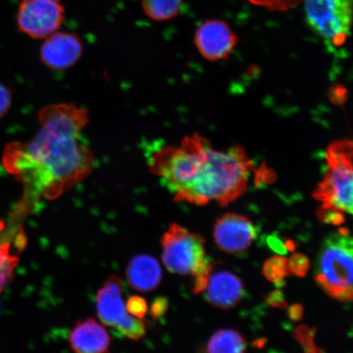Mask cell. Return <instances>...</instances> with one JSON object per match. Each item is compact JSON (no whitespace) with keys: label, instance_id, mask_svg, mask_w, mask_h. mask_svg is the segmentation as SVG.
Returning a JSON list of instances; mask_svg holds the SVG:
<instances>
[{"label":"cell","instance_id":"obj_1","mask_svg":"<svg viewBox=\"0 0 353 353\" xmlns=\"http://www.w3.org/2000/svg\"><path fill=\"white\" fill-rule=\"evenodd\" d=\"M39 130L28 142L7 144L3 165L23 186L15 218L52 201L92 173L94 157L83 139L90 123L85 108L72 103L48 105L39 112Z\"/></svg>","mask_w":353,"mask_h":353},{"label":"cell","instance_id":"obj_2","mask_svg":"<svg viewBox=\"0 0 353 353\" xmlns=\"http://www.w3.org/2000/svg\"><path fill=\"white\" fill-rule=\"evenodd\" d=\"M149 170L174 195L175 201L226 206L248 187L254 170L241 145L217 150L204 137L187 136L179 145H164L148 157Z\"/></svg>","mask_w":353,"mask_h":353},{"label":"cell","instance_id":"obj_3","mask_svg":"<svg viewBox=\"0 0 353 353\" xmlns=\"http://www.w3.org/2000/svg\"><path fill=\"white\" fill-rule=\"evenodd\" d=\"M353 242L350 231L339 229L322 245L316 281L330 296L341 302L352 300Z\"/></svg>","mask_w":353,"mask_h":353},{"label":"cell","instance_id":"obj_4","mask_svg":"<svg viewBox=\"0 0 353 353\" xmlns=\"http://www.w3.org/2000/svg\"><path fill=\"white\" fill-rule=\"evenodd\" d=\"M352 153L350 140H337L328 145L327 170L313 193V197L321 203V210L352 214Z\"/></svg>","mask_w":353,"mask_h":353},{"label":"cell","instance_id":"obj_5","mask_svg":"<svg viewBox=\"0 0 353 353\" xmlns=\"http://www.w3.org/2000/svg\"><path fill=\"white\" fill-rule=\"evenodd\" d=\"M162 259L165 268L179 275L211 274L213 265L206 259L204 238L172 223L161 240Z\"/></svg>","mask_w":353,"mask_h":353},{"label":"cell","instance_id":"obj_6","mask_svg":"<svg viewBox=\"0 0 353 353\" xmlns=\"http://www.w3.org/2000/svg\"><path fill=\"white\" fill-rule=\"evenodd\" d=\"M307 23L330 46L342 47L350 34L352 0H304Z\"/></svg>","mask_w":353,"mask_h":353},{"label":"cell","instance_id":"obj_7","mask_svg":"<svg viewBox=\"0 0 353 353\" xmlns=\"http://www.w3.org/2000/svg\"><path fill=\"white\" fill-rule=\"evenodd\" d=\"M121 280L112 275L105 281L97 294V311L103 324L117 330L131 341H139L145 334L142 319L132 316L123 301Z\"/></svg>","mask_w":353,"mask_h":353},{"label":"cell","instance_id":"obj_8","mask_svg":"<svg viewBox=\"0 0 353 353\" xmlns=\"http://www.w3.org/2000/svg\"><path fill=\"white\" fill-rule=\"evenodd\" d=\"M64 21L61 0H22L17 14L20 32L35 39H44L59 32Z\"/></svg>","mask_w":353,"mask_h":353},{"label":"cell","instance_id":"obj_9","mask_svg":"<svg viewBox=\"0 0 353 353\" xmlns=\"http://www.w3.org/2000/svg\"><path fill=\"white\" fill-rule=\"evenodd\" d=\"M83 54V43L77 34L57 32L44 39L39 57L44 65L55 72L73 68Z\"/></svg>","mask_w":353,"mask_h":353},{"label":"cell","instance_id":"obj_10","mask_svg":"<svg viewBox=\"0 0 353 353\" xmlns=\"http://www.w3.org/2000/svg\"><path fill=\"white\" fill-rule=\"evenodd\" d=\"M236 43V34L223 21H206L196 30L197 50L203 57L210 61L228 59Z\"/></svg>","mask_w":353,"mask_h":353},{"label":"cell","instance_id":"obj_11","mask_svg":"<svg viewBox=\"0 0 353 353\" xmlns=\"http://www.w3.org/2000/svg\"><path fill=\"white\" fill-rule=\"evenodd\" d=\"M256 228L249 219L236 214H226L215 224L214 236L216 244L224 252L241 254L252 244Z\"/></svg>","mask_w":353,"mask_h":353},{"label":"cell","instance_id":"obj_12","mask_svg":"<svg viewBox=\"0 0 353 353\" xmlns=\"http://www.w3.org/2000/svg\"><path fill=\"white\" fill-rule=\"evenodd\" d=\"M110 341L108 330L94 319L78 321L69 335L70 345L77 353L108 352Z\"/></svg>","mask_w":353,"mask_h":353},{"label":"cell","instance_id":"obj_13","mask_svg":"<svg viewBox=\"0 0 353 353\" xmlns=\"http://www.w3.org/2000/svg\"><path fill=\"white\" fill-rule=\"evenodd\" d=\"M206 299L214 307L229 309L237 305L244 294L239 277L228 271L210 274L205 290Z\"/></svg>","mask_w":353,"mask_h":353},{"label":"cell","instance_id":"obj_14","mask_svg":"<svg viewBox=\"0 0 353 353\" xmlns=\"http://www.w3.org/2000/svg\"><path fill=\"white\" fill-rule=\"evenodd\" d=\"M26 238L20 228L0 224V294L12 280L19 257L12 245L23 248Z\"/></svg>","mask_w":353,"mask_h":353},{"label":"cell","instance_id":"obj_15","mask_svg":"<svg viewBox=\"0 0 353 353\" xmlns=\"http://www.w3.org/2000/svg\"><path fill=\"white\" fill-rule=\"evenodd\" d=\"M126 276L132 289L148 292L156 289L161 282V265L151 256H136L127 268Z\"/></svg>","mask_w":353,"mask_h":353},{"label":"cell","instance_id":"obj_16","mask_svg":"<svg viewBox=\"0 0 353 353\" xmlns=\"http://www.w3.org/2000/svg\"><path fill=\"white\" fill-rule=\"evenodd\" d=\"M245 339L233 330H221L210 339L207 351L211 353H241L245 351Z\"/></svg>","mask_w":353,"mask_h":353},{"label":"cell","instance_id":"obj_17","mask_svg":"<svg viewBox=\"0 0 353 353\" xmlns=\"http://www.w3.org/2000/svg\"><path fill=\"white\" fill-rule=\"evenodd\" d=\"M183 0H142L145 15L154 21H165L179 15Z\"/></svg>","mask_w":353,"mask_h":353},{"label":"cell","instance_id":"obj_18","mask_svg":"<svg viewBox=\"0 0 353 353\" xmlns=\"http://www.w3.org/2000/svg\"><path fill=\"white\" fill-rule=\"evenodd\" d=\"M263 274L273 283H281L289 275L287 259L281 256H274L267 260L263 267Z\"/></svg>","mask_w":353,"mask_h":353},{"label":"cell","instance_id":"obj_19","mask_svg":"<svg viewBox=\"0 0 353 353\" xmlns=\"http://www.w3.org/2000/svg\"><path fill=\"white\" fill-rule=\"evenodd\" d=\"M287 267H288L289 273H292L293 275L299 277H303L307 275L310 268V262L307 256L296 253L287 260Z\"/></svg>","mask_w":353,"mask_h":353},{"label":"cell","instance_id":"obj_20","mask_svg":"<svg viewBox=\"0 0 353 353\" xmlns=\"http://www.w3.org/2000/svg\"><path fill=\"white\" fill-rule=\"evenodd\" d=\"M295 338L306 352H320L314 343V329H309L306 326H299L295 330Z\"/></svg>","mask_w":353,"mask_h":353},{"label":"cell","instance_id":"obj_21","mask_svg":"<svg viewBox=\"0 0 353 353\" xmlns=\"http://www.w3.org/2000/svg\"><path fill=\"white\" fill-rule=\"evenodd\" d=\"M256 6H262L272 11H285L296 7L302 0H250Z\"/></svg>","mask_w":353,"mask_h":353},{"label":"cell","instance_id":"obj_22","mask_svg":"<svg viewBox=\"0 0 353 353\" xmlns=\"http://www.w3.org/2000/svg\"><path fill=\"white\" fill-rule=\"evenodd\" d=\"M125 304L128 312L137 319L143 320L148 311V303L142 297L132 296Z\"/></svg>","mask_w":353,"mask_h":353},{"label":"cell","instance_id":"obj_23","mask_svg":"<svg viewBox=\"0 0 353 353\" xmlns=\"http://www.w3.org/2000/svg\"><path fill=\"white\" fill-rule=\"evenodd\" d=\"M12 92L6 85L0 83V118L6 116L12 105Z\"/></svg>","mask_w":353,"mask_h":353},{"label":"cell","instance_id":"obj_24","mask_svg":"<svg viewBox=\"0 0 353 353\" xmlns=\"http://www.w3.org/2000/svg\"><path fill=\"white\" fill-rule=\"evenodd\" d=\"M321 221L324 223L334 225L341 224L345 221L342 212L335 210H320L319 213Z\"/></svg>","mask_w":353,"mask_h":353},{"label":"cell","instance_id":"obj_25","mask_svg":"<svg viewBox=\"0 0 353 353\" xmlns=\"http://www.w3.org/2000/svg\"><path fill=\"white\" fill-rule=\"evenodd\" d=\"M168 301L165 298H159L152 304L151 308L152 316L154 319H159L165 314L167 310Z\"/></svg>","mask_w":353,"mask_h":353},{"label":"cell","instance_id":"obj_26","mask_svg":"<svg viewBox=\"0 0 353 353\" xmlns=\"http://www.w3.org/2000/svg\"><path fill=\"white\" fill-rule=\"evenodd\" d=\"M268 303L275 307L285 308L287 307V304L283 298V294H282L280 290H276L274 292L269 294L268 297Z\"/></svg>","mask_w":353,"mask_h":353},{"label":"cell","instance_id":"obj_27","mask_svg":"<svg viewBox=\"0 0 353 353\" xmlns=\"http://www.w3.org/2000/svg\"><path fill=\"white\" fill-rule=\"evenodd\" d=\"M289 316L291 320L299 321L303 317V307L299 304H295V305L289 308Z\"/></svg>","mask_w":353,"mask_h":353}]
</instances>
